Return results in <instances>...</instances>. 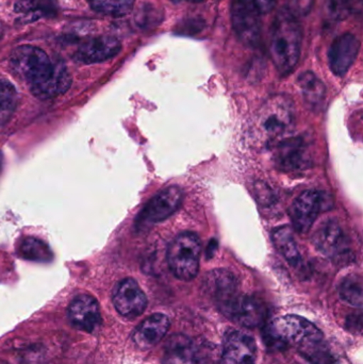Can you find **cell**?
Returning <instances> with one entry per match:
<instances>
[{"instance_id": "obj_20", "label": "cell", "mask_w": 363, "mask_h": 364, "mask_svg": "<svg viewBox=\"0 0 363 364\" xmlns=\"http://www.w3.org/2000/svg\"><path fill=\"white\" fill-rule=\"evenodd\" d=\"M14 10L25 23H30L42 17L53 16L57 12V2L55 0H18Z\"/></svg>"}, {"instance_id": "obj_2", "label": "cell", "mask_w": 363, "mask_h": 364, "mask_svg": "<svg viewBox=\"0 0 363 364\" xmlns=\"http://www.w3.org/2000/svg\"><path fill=\"white\" fill-rule=\"evenodd\" d=\"M303 30L298 17L281 9L271 29L270 55L277 72L287 76L300 61Z\"/></svg>"}, {"instance_id": "obj_1", "label": "cell", "mask_w": 363, "mask_h": 364, "mask_svg": "<svg viewBox=\"0 0 363 364\" xmlns=\"http://www.w3.org/2000/svg\"><path fill=\"white\" fill-rule=\"evenodd\" d=\"M10 64L15 74L28 82L36 97H57L72 85V77L65 65L51 61L48 55L38 47H16L11 53Z\"/></svg>"}, {"instance_id": "obj_8", "label": "cell", "mask_w": 363, "mask_h": 364, "mask_svg": "<svg viewBox=\"0 0 363 364\" xmlns=\"http://www.w3.org/2000/svg\"><path fill=\"white\" fill-rule=\"evenodd\" d=\"M232 19L234 31L245 46L259 45L261 21L254 0H232Z\"/></svg>"}, {"instance_id": "obj_19", "label": "cell", "mask_w": 363, "mask_h": 364, "mask_svg": "<svg viewBox=\"0 0 363 364\" xmlns=\"http://www.w3.org/2000/svg\"><path fill=\"white\" fill-rule=\"evenodd\" d=\"M207 287L217 303L239 290L236 276L226 269H215L207 277Z\"/></svg>"}, {"instance_id": "obj_10", "label": "cell", "mask_w": 363, "mask_h": 364, "mask_svg": "<svg viewBox=\"0 0 363 364\" xmlns=\"http://www.w3.org/2000/svg\"><path fill=\"white\" fill-rule=\"evenodd\" d=\"M112 301L117 311L128 318H138L147 307L146 295L132 278H126L117 284Z\"/></svg>"}, {"instance_id": "obj_23", "label": "cell", "mask_w": 363, "mask_h": 364, "mask_svg": "<svg viewBox=\"0 0 363 364\" xmlns=\"http://www.w3.org/2000/svg\"><path fill=\"white\" fill-rule=\"evenodd\" d=\"M17 106V92L6 79H0V125L10 121Z\"/></svg>"}, {"instance_id": "obj_12", "label": "cell", "mask_w": 363, "mask_h": 364, "mask_svg": "<svg viewBox=\"0 0 363 364\" xmlns=\"http://www.w3.org/2000/svg\"><path fill=\"white\" fill-rule=\"evenodd\" d=\"M162 364H206V356L191 338L177 333L166 342Z\"/></svg>"}, {"instance_id": "obj_9", "label": "cell", "mask_w": 363, "mask_h": 364, "mask_svg": "<svg viewBox=\"0 0 363 364\" xmlns=\"http://www.w3.org/2000/svg\"><path fill=\"white\" fill-rule=\"evenodd\" d=\"M183 199V190L179 186H173L164 188L153 197L139 214L136 226L143 228L166 220L179 209Z\"/></svg>"}, {"instance_id": "obj_21", "label": "cell", "mask_w": 363, "mask_h": 364, "mask_svg": "<svg viewBox=\"0 0 363 364\" xmlns=\"http://www.w3.org/2000/svg\"><path fill=\"white\" fill-rule=\"evenodd\" d=\"M272 237L275 247L283 255V258L292 267H298L302 263V257L298 252V244L292 229L288 226L275 229Z\"/></svg>"}, {"instance_id": "obj_25", "label": "cell", "mask_w": 363, "mask_h": 364, "mask_svg": "<svg viewBox=\"0 0 363 364\" xmlns=\"http://www.w3.org/2000/svg\"><path fill=\"white\" fill-rule=\"evenodd\" d=\"M93 10L110 16H125L131 12L134 0H87Z\"/></svg>"}, {"instance_id": "obj_26", "label": "cell", "mask_w": 363, "mask_h": 364, "mask_svg": "<svg viewBox=\"0 0 363 364\" xmlns=\"http://www.w3.org/2000/svg\"><path fill=\"white\" fill-rule=\"evenodd\" d=\"M341 297L347 303L357 307L362 306V282L357 275L347 276L345 278L340 289Z\"/></svg>"}, {"instance_id": "obj_30", "label": "cell", "mask_w": 363, "mask_h": 364, "mask_svg": "<svg viewBox=\"0 0 363 364\" xmlns=\"http://www.w3.org/2000/svg\"><path fill=\"white\" fill-rule=\"evenodd\" d=\"M315 0H288L287 10L296 17L307 16L313 10Z\"/></svg>"}, {"instance_id": "obj_14", "label": "cell", "mask_w": 363, "mask_h": 364, "mask_svg": "<svg viewBox=\"0 0 363 364\" xmlns=\"http://www.w3.org/2000/svg\"><path fill=\"white\" fill-rule=\"evenodd\" d=\"M256 342L249 333L230 331L224 340L221 364H255Z\"/></svg>"}, {"instance_id": "obj_22", "label": "cell", "mask_w": 363, "mask_h": 364, "mask_svg": "<svg viewBox=\"0 0 363 364\" xmlns=\"http://www.w3.org/2000/svg\"><path fill=\"white\" fill-rule=\"evenodd\" d=\"M298 85L304 96L305 102L311 108L321 106L325 98L326 87L324 83L315 76V73L305 72L300 75Z\"/></svg>"}, {"instance_id": "obj_15", "label": "cell", "mask_w": 363, "mask_h": 364, "mask_svg": "<svg viewBox=\"0 0 363 364\" xmlns=\"http://www.w3.org/2000/svg\"><path fill=\"white\" fill-rule=\"evenodd\" d=\"M67 314L72 324L87 333L95 331L102 322L97 301L90 295L75 297L68 307Z\"/></svg>"}, {"instance_id": "obj_24", "label": "cell", "mask_w": 363, "mask_h": 364, "mask_svg": "<svg viewBox=\"0 0 363 364\" xmlns=\"http://www.w3.org/2000/svg\"><path fill=\"white\" fill-rule=\"evenodd\" d=\"M19 254L27 260L48 262L53 259V252L46 243L34 237H27L19 246Z\"/></svg>"}, {"instance_id": "obj_28", "label": "cell", "mask_w": 363, "mask_h": 364, "mask_svg": "<svg viewBox=\"0 0 363 364\" xmlns=\"http://www.w3.org/2000/svg\"><path fill=\"white\" fill-rule=\"evenodd\" d=\"M324 11L330 21H343L352 13L351 0H324Z\"/></svg>"}, {"instance_id": "obj_33", "label": "cell", "mask_w": 363, "mask_h": 364, "mask_svg": "<svg viewBox=\"0 0 363 364\" xmlns=\"http://www.w3.org/2000/svg\"><path fill=\"white\" fill-rule=\"evenodd\" d=\"M173 1H181V0H173ZM185 1L200 2L202 1V0H185Z\"/></svg>"}, {"instance_id": "obj_18", "label": "cell", "mask_w": 363, "mask_h": 364, "mask_svg": "<svg viewBox=\"0 0 363 364\" xmlns=\"http://www.w3.org/2000/svg\"><path fill=\"white\" fill-rule=\"evenodd\" d=\"M317 250L327 257H338L347 250V235L336 220H327L315 231L313 239Z\"/></svg>"}, {"instance_id": "obj_31", "label": "cell", "mask_w": 363, "mask_h": 364, "mask_svg": "<svg viewBox=\"0 0 363 364\" xmlns=\"http://www.w3.org/2000/svg\"><path fill=\"white\" fill-rule=\"evenodd\" d=\"M260 14H268L272 12L276 6L277 0H254Z\"/></svg>"}, {"instance_id": "obj_17", "label": "cell", "mask_w": 363, "mask_h": 364, "mask_svg": "<svg viewBox=\"0 0 363 364\" xmlns=\"http://www.w3.org/2000/svg\"><path fill=\"white\" fill-rule=\"evenodd\" d=\"M170 320L166 314H155L143 321L132 335L134 344L140 350H149L157 346L168 333Z\"/></svg>"}, {"instance_id": "obj_7", "label": "cell", "mask_w": 363, "mask_h": 364, "mask_svg": "<svg viewBox=\"0 0 363 364\" xmlns=\"http://www.w3.org/2000/svg\"><path fill=\"white\" fill-rule=\"evenodd\" d=\"M217 307L224 316L247 328L260 326L266 318L264 304L256 297L241 294L239 290L219 301Z\"/></svg>"}, {"instance_id": "obj_6", "label": "cell", "mask_w": 363, "mask_h": 364, "mask_svg": "<svg viewBox=\"0 0 363 364\" xmlns=\"http://www.w3.org/2000/svg\"><path fill=\"white\" fill-rule=\"evenodd\" d=\"M332 196L323 191L303 192L290 207L289 214L298 232L307 233L315 224L319 214L332 209Z\"/></svg>"}, {"instance_id": "obj_3", "label": "cell", "mask_w": 363, "mask_h": 364, "mask_svg": "<svg viewBox=\"0 0 363 364\" xmlns=\"http://www.w3.org/2000/svg\"><path fill=\"white\" fill-rule=\"evenodd\" d=\"M266 339L271 346H296L298 350L324 340L323 333L315 324L294 314L275 318L266 328Z\"/></svg>"}, {"instance_id": "obj_32", "label": "cell", "mask_w": 363, "mask_h": 364, "mask_svg": "<svg viewBox=\"0 0 363 364\" xmlns=\"http://www.w3.org/2000/svg\"><path fill=\"white\" fill-rule=\"evenodd\" d=\"M352 12H362V0H351Z\"/></svg>"}, {"instance_id": "obj_11", "label": "cell", "mask_w": 363, "mask_h": 364, "mask_svg": "<svg viewBox=\"0 0 363 364\" xmlns=\"http://www.w3.org/2000/svg\"><path fill=\"white\" fill-rule=\"evenodd\" d=\"M275 162L283 172H303L311 166L310 151L303 139L283 140L277 143Z\"/></svg>"}, {"instance_id": "obj_16", "label": "cell", "mask_w": 363, "mask_h": 364, "mask_svg": "<svg viewBox=\"0 0 363 364\" xmlns=\"http://www.w3.org/2000/svg\"><path fill=\"white\" fill-rule=\"evenodd\" d=\"M117 38L110 36H98L83 43L75 53L77 61L85 64L99 63L115 57L121 51Z\"/></svg>"}, {"instance_id": "obj_27", "label": "cell", "mask_w": 363, "mask_h": 364, "mask_svg": "<svg viewBox=\"0 0 363 364\" xmlns=\"http://www.w3.org/2000/svg\"><path fill=\"white\" fill-rule=\"evenodd\" d=\"M300 353L304 358L313 364H332L335 363L334 356L324 340L300 350Z\"/></svg>"}, {"instance_id": "obj_5", "label": "cell", "mask_w": 363, "mask_h": 364, "mask_svg": "<svg viewBox=\"0 0 363 364\" xmlns=\"http://www.w3.org/2000/svg\"><path fill=\"white\" fill-rule=\"evenodd\" d=\"M202 242L193 232H183L175 237L168 250V263L175 277L190 282L200 271Z\"/></svg>"}, {"instance_id": "obj_29", "label": "cell", "mask_w": 363, "mask_h": 364, "mask_svg": "<svg viewBox=\"0 0 363 364\" xmlns=\"http://www.w3.org/2000/svg\"><path fill=\"white\" fill-rule=\"evenodd\" d=\"M163 18V14L160 13L156 6H147L141 9L140 14L136 17V21L143 27H151V26H158L161 23Z\"/></svg>"}, {"instance_id": "obj_4", "label": "cell", "mask_w": 363, "mask_h": 364, "mask_svg": "<svg viewBox=\"0 0 363 364\" xmlns=\"http://www.w3.org/2000/svg\"><path fill=\"white\" fill-rule=\"evenodd\" d=\"M296 122L293 102L286 95H274L269 98L258 113V130L261 139L268 144L281 140L291 132Z\"/></svg>"}, {"instance_id": "obj_13", "label": "cell", "mask_w": 363, "mask_h": 364, "mask_svg": "<svg viewBox=\"0 0 363 364\" xmlns=\"http://www.w3.org/2000/svg\"><path fill=\"white\" fill-rule=\"evenodd\" d=\"M360 42L354 34L343 33L335 38L328 49V63L336 76H345L359 53Z\"/></svg>"}]
</instances>
